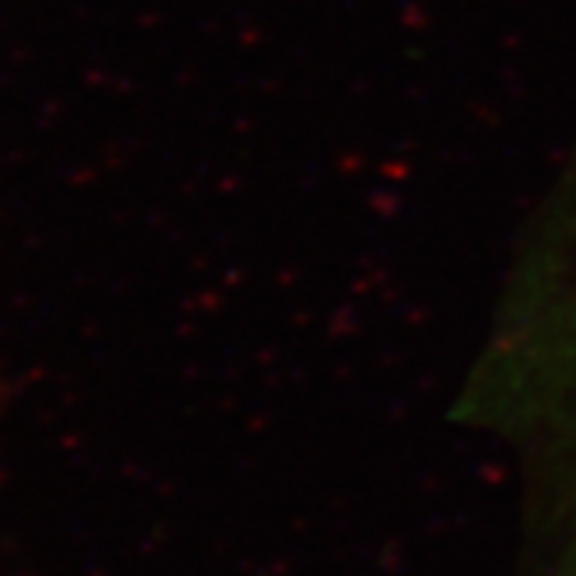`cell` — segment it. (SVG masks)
I'll use <instances>...</instances> for the list:
<instances>
[{"mask_svg":"<svg viewBox=\"0 0 576 576\" xmlns=\"http://www.w3.org/2000/svg\"><path fill=\"white\" fill-rule=\"evenodd\" d=\"M455 416L519 458L576 561V151L512 247Z\"/></svg>","mask_w":576,"mask_h":576,"instance_id":"cell-1","label":"cell"}]
</instances>
